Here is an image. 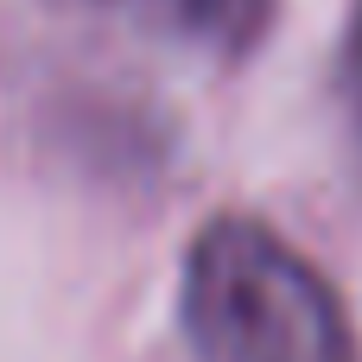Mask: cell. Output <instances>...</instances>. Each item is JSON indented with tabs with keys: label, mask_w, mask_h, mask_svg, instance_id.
Listing matches in <instances>:
<instances>
[{
	"label": "cell",
	"mask_w": 362,
	"mask_h": 362,
	"mask_svg": "<svg viewBox=\"0 0 362 362\" xmlns=\"http://www.w3.org/2000/svg\"><path fill=\"white\" fill-rule=\"evenodd\" d=\"M178 318L197 362H362L350 312L318 261L242 210L191 235Z\"/></svg>",
	"instance_id": "cell-1"
},
{
	"label": "cell",
	"mask_w": 362,
	"mask_h": 362,
	"mask_svg": "<svg viewBox=\"0 0 362 362\" xmlns=\"http://www.w3.org/2000/svg\"><path fill=\"white\" fill-rule=\"evenodd\" d=\"M134 38H153L165 51H191L210 64H235L267 38L274 0H70Z\"/></svg>",
	"instance_id": "cell-2"
},
{
	"label": "cell",
	"mask_w": 362,
	"mask_h": 362,
	"mask_svg": "<svg viewBox=\"0 0 362 362\" xmlns=\"http://www.w3.org/2000/svg\"><path fill=\"white\" fill-rule=\"evenodd\" d=\"M344 108H350V127L362 140V0L350 13V38H344Z\"/></svg>",
	"instance_id": "cell-3"
}]
</instances>
